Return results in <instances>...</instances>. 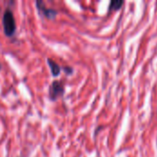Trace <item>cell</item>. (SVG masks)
<instances>
[{
	"mask_svg": "<svg viewBox=\"0 0 157 157\" xmlns=\"http://www.w3.org/2000/svg\"><path fill=\"white\" fill-rule=\"evenodd\" d=\"M3 28H4V33L6 37H12L16 33V21L14 17V14L10 8H6L3 15Z\"/></svg>",
	"mask_w": 157,
	"mask_h": 157,
	"instance_id": "obj_1",
	"label": "cell"
},
{
	"mask_svg": "<svg viewBox=\"0 0 157 157\" xmlns=\"http://www.w3.org/2000/svg\"><path fill=\"white\" fill-rule=\"evenodd\" d=\"M64 86L62 81L55 80L52 83L49 88V96L52 101H56L64 94Z\"/></svg>",
	"mask_w": 157,
	"mask_h": 157,
	"instance_id": "obj_2",
	"label": "cell"
},
{
	"mask_svg": "<svg viewBox=\"0 0 157 157\" xmlns=\"http://www.w3.org/2000/svg\"><path fill=\"white\" fill-rule=\"evenodd\" d=\"M36 8L38 10V13L40 16L44 17L47 19H54L58 14L57 10L53 8H47L43 3V1H37L36 2Z\"/></svg>",
	"mask_w": 157,
	"mask_h": 157,
	"instance_id": "obj_3",
	"label": "cell"
},
{
	"mask_svg": "<svg viewBox=\"0 0 157 157\" xmlns=\"http://www.w3.org/2000/svg\"><path fill=\"white\" fill-rule=\"evenodd\" d=\"M47 63H48V64H49V67H50V69H51V72H52V76H53V77L58 76V75H60L61 71H62L61 66H60L56 62H54L52 59H51V58H48Z\"/></svg>",
	"mask_w": 157,
	"mask_h": 157,
	"instance_id": "obj_4",
	"label": "cell"
},
{
	"mask_svg": "<svg viewBox=\"0 0 157 157\" xmlns=\"http://www.w3.org/2000/svg\"><path fill=\"white\" fill-rule=\"evenodd\" d=\"M124 4V1L122 0H112L109 3V12L113 11V10H119Z\"/></svg>",
	"mask_w": 157,
	"mask_h": 157,
	"instance_id": "obj_5",
	"label": "cell"
},
{
	"mask_svg": "<svg viewBox=\"0 0 157 157\" xmlns=\"http://www.w3.org/2000/svg\"><path fill=\"white\" fill-rule=\"evenodd\" d=\"M62 70H63L65 72V74H67V75H72L73 72H74V69L72 67H70V66H63L62 68Z\"/></svg>",
	"mask_w": 157,
	"mask_h": 157,
	"instance_id": "obj_6",
	"label": "cell"
},
{
	"mask_svg": "<svg viewBox=\"0 0 157 157\" xmlns=\"http://www.w3.org/2000/svg\"><path fill=\"white\" fill-rule=\"evenodd\" d=\"M0 70H1V64H0Z\"/></svg>",
	"mask_w": 157,
	"mask_h": 157,
	"instance_id": "obj_7",
	"label": "cell"
}]
</instances>
